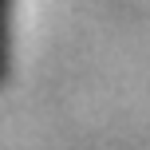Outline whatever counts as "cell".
<instances>
[{"instance_id":"6da1fadb","label":"cell","mask_w":150,"mask_h":150,"mask_svg":"<svg viewBox=\"0 0 150 150\" xmlns=\"http://www.w3.org/2000/svg\"><path fill=\"white\" fill-rule=\"evenodd\" d=\"M8 16H12V0H0V79L8 63Z\"/></svg>"}]
</instances>
